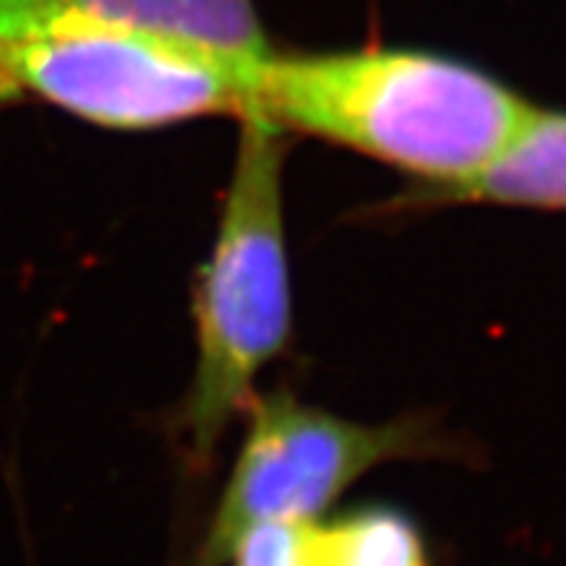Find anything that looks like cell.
Instances as JSON below:
<instances>
[{"instance_id": "1", "label": "cell", "mask_w": 566, "mask_h": 566, "mask_svg": "<svg viewBox=\"0 0 566 566\" xmlns=\"http://www.w3.org/2000/svg\"><path fill=\"white\" fill-rule=\"evenodd\" d=\"M532 109L503 81L458 57L352 50L273 52L253 66L242 115L343 144L440 193L492 165Z\"/></svg>"}, {"instance_id": "2", "label": "cell", "mask_w": 566, "mask_h": 566, "mask_svg": "<svg viewBox=\"0 0 566 566\" xmlns=\"http://www.w3.org/2000/svg\"><path fill=\"white\" fill-rule=\"evenodd\" d=\"M237 161L196 287V371L181 411L187 452L208 460L291 339L282 165L285 129L242 115Z\"/></svg>"}, {"instance_id": "3", "label": "cell", "mask_w": 566, "mask_h": 566, "mask_svg": "<svg viewBox=\"0 0 566 566\" xmlns=\"http://www.w3.org/2000/svg\"><path fill=\"white\" fill-rule=\"evenodd\" d=\"M253 66L104 29L0 41V78L14 101L32 95L109 129L242 115Z\"/></svg>"}, {"instance_id": "4", "label": "cell", "mask_w": 566, "mask_h": 566, "mask_svg": "<svg viewBox=\"0 0 566 566\" xmlns=\"http://www.w3.org/2000/svg\"><path fill=\"white\" fill-rule=\"evenodd\" d=\"M415 423H357L291 395L251 402V423L193 566H224L230 544L268 521H319L371 469L420 449Z\"/></svg>"}, {"instance_id": "5", "label": "cell", "mask_w": 566, "mask_h": 566, "mask_svg": "<svg viewBox=\"0 0 566 566\" xmlns=\"http://www.w3.org/2000/svg\"><path fill=\"white\" fill-rule=\"evenodd\" d=\"M61 29L142 35L237 64L273 55L253 0H0V41Z\"/></svg>"}, {"instance_id": "6", "label": "cell", "mask_w": 566, "mask_h": 566, "mask_svg": "<svg viewBox=\"0 0 566 566\" xmlns=\"http://www.w3.org/2000/svg\"><path fill=\"white\" fill-rule=\"evenodd\" d=\"M423 199L566 210V113L535 107L492 165L474 179Z\"/></svg>"}, {"instance_id": "7", "label": "cell", "mask_w": 566, "mask_h": 566, "mask_svg": "<svg viewBox=\"0 0 566 566\" xmlns=\"http://www.w3.org/2000/svg\"><path fill=\"white\" fill-rule=\"evenodd\" d=\"M319 566H431L423 532L391 506H363L319 524Z\"/></svg>"}, {"instance_id": "8", "label": "cell", "mask_w": 566, "mask_h": 566, "mask_svg": "<svg viewBox=\"0 0 566 566\" xmlns=\"http://www.w3.org/2000/svg\"><path fill=\"white\" fill-rule=\"evenodd\" d=\"M230 566H319V521H268L230 544Z\"/></svg>"}]
</instances>
